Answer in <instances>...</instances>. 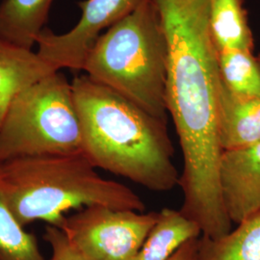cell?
<instances>
[{
	"label": "cell",
	"instance_id": "1",
	"mask_svg": "<svg viewBox=\"0 0 260 260\" xmlns=\"http://www.w3.org/2000/svg\"><path fill=\"white\" fill-rule=\"evenodd\" d=\"M82 153L95 169L154 192L179 184L167 122L87 75L72 82Z\"/></svg>",
	"mask_w": 260,
	"mask_h": 260
},
{
	"label": "cell",
	"instance_id": "2",
	"mask_svg": "<svg viewBox=\"0 0 260 260\" xmlns=\"http://www.w3.org/2000/svg\"><path fill=\"white\" fill-rule=\"evenodd\" d=\"M0 192L24 228L36 221L59 228L70 210L93 205L145 210L132 189L101 177L83 153L0 162Z\"/></svg>",
	"mask_w": 260,
	"mask_h": 260
},
{
	"label": "cell",
	"instance_id": "3",
	"mask_svg": "<svg viewBox=\"0 0 260 260\" xmlns=\"http://www.w3.org/2000/svg\"><path fill=\"white\" fill-rule=\"evenodd\" d=\"M167 42L155 0H145L103 33L83 71L160 121L167 122Z\"/></svg>",
	"mask_w": 260,
	"mask_h": 260
},
{
	"label": "cell",
	"instance_id": "4",
	"mask_svg": "<svg viewBox=\"0 0 260 260\" xmlns=\"http://www.w3.org/2000/svg\"><path fill=\"white\" fill-rule=\"evenodd\" d=\"M76 153H82V135L73 87L58 71L10 104L0 125V162Z\"/></svg>",
	"mask_w": 260,
	"mask_h": 260
},
{
	"label": "cell",
	"instance_id": "5",
	"mask_svg": "<svg viewBox=\"0 0 260 260\" xmlns=\"http://www.w3.org/2000/svg\"><path fill=\"white\" fill-rule=\"evenodd\" d=\"M157 212L93 205L66 216L59 226L91 260H135Z\"/></svg>",
	"mask_w": 260,
	"mask_h": 260
},
{
	"label": "cell",
	"instance_id": "6",
	"mask_svg": "<svg viewBox=\"0 0 260 260\" xmlns=\"http://www.w3.org/2000/svg\"><path fill=\"white\" fill-rule=\"evenodd\" d=\"M145 0H85L78 3L81 18L63 34L45 28L38 36V55L58 71H83L89 51L103 30L132 13Z\"/></svg>",
	"mask_w": 260,
	"mask_h": 260
},
{
	"label": "cell",
	"instance_id": "7",
	"mask_svg": "<svg viewBox=\"0 0 260 260\" xmlns=\"http://www.w3.org/2000/svg\"><path fill=\"white\" fill-rule=\"evenodd\" d=\"M219 186L224 211L236 225L260 213V143L223 150Z\"/></svg>",
	"mask_w": 260,
	"mask_h": 260
},
{
	"label": "cell",
	"instance_id": "8",
	"mask_svg": "<svg viewBox=\"0 0 260 260\" xmlns=\"http://www.w3.org/2000/svg\"><path fill=\"white\" fill-rule=\"evenodd\" d=\"M220 142L223 150L260 143V98L240 95L222 82L220 94Z\"/></svg>",
	"mask_w": 260,
	"mask_h": 260
},
{
	"label": "cell",
	"instance_id": "9",
	"mask_svg": "<svg viewBox=\"0 0 260 260\" xmlns=\"http://www.w3.org/2000/svg\"><path fill=\"white\" fill-rule=\"evenodd\" d=\"M58 70L32 49L0 41V125L18 93Z\"/></svg>",
	"mask_w": 260,
	"mask_h": 260
},
{
	"label": "cell",
	"instance_id": "10",
	"mask_svg": "<svg viewBox=\"0 0 260 260\" xmlns=\"http://www.w3.org/2000/svg\"><path fill=\"white\" fill-rule=\"evenodd\" d=\"M54 0H4L0 3V41L32 49L45 29Z\"/></svg>",
	"mask_w": 260,
	"mask_h": 260
},
{
	"label": "cell",
	"instance_id": "11",
	"mask_svg": "<svg viewBox=\"0 0 260 260\" xmlns=\"http://www.w3.org/2000/svg\"><path fill=\"white\" fill-rule=\"evenodd\" d=\"M201 236L199 224L180 209L162 208L135 260H168L187 242Z\"/></svg>",
	"mask_w": 260,
	"mask_h": 260
},
{
	"label": "cell",
	"instance_id": "12",
	"mask_svg": "<svg viewBox=\"0 0 260 260\" xmlns=\"http://www.w3.org/2000/svg\"><path fill=\"white\" fill-rule=\"evenodd\" d=\"M210 27L220 52L252 50L253 37L243 0H210Z\"/></svg>",
	"mask_w": 260,
	"mask_h": 260
},
{
	"label": "cell",
	"instance_id": "13",
	"mask_svg": "<svg viewBox=\"0 0 260 260\" xmlns=\"http://www.w3.org/2000/svg\"><path fill=\"white\" fill-rule=\"evenodd\" d=\"M199 260H260V213L221 238L201 236Z\"/></svg>",
	"mask_w": 260,
	"mask_h": 260
},
{
	"label": "cell",
	"instance_id": "14",
	"mask_svg": "<svg viewBox=\"0 0 260 260\" xmlns=\"http://www.w3.org/2000/svg\"><path fill=\"white\" fill-rule=\"evenodd\" d=\"M220 75L223 86L231 92L260 98V55L252 50L220 52Z\"/></svg>",
	"mask_w": 260,
	"mask_h": 260
},
{
	"label": "cell",
	"instance_id": "15",
	"mask_svg": "<svg viewBox=\"0 0 260 260\" xmlns=\"http://www.w3.org/2000/svg\"><path fill=\"white\" fill-rule=\"evenodd\" d=\"M0 260H47L37 238L17 221L0 192Z\"/></svg>",
	"mask_w": 260,
	"mask_h": 260
},
{
	"label": "cell",
	"instance_id": "16",
	"mask_svg": "<svg viewBox=\"0 0 260 260\" xmlns=\"http://www.w3.org/2000/svg\"><path fill=\"white\" fill-rule=\"evenodd\" d=\"M44 239L48 243L51 256L47 260H91L84 255L58 226L47 224Z\"/></svg>",
	"mask_w": 260,
	"mask_h": 260
},
{
	"label": "cell",
	"instance_id": "17",
	"mask_svg": "<svg viewBox=\"0 0 260 260\" xmlns=\"http://www.w3.org/2000/svg\"><path fill=\"white\" fill-rule=\"evenodd\" d=\"M200 238L187 242L168 260H199Z\"/></svg>",
	"mask_w": 260,
	"mask_h": 260
}]
</instances>
